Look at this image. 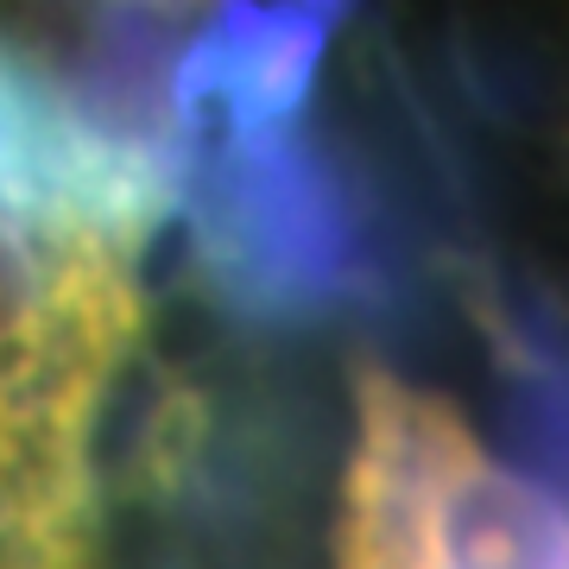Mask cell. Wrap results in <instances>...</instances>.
<instances>
[{"label": "cell", "mask_w": 569, "mask_h": 569, "mask_svg": "<svg viewBox=\"0 0 569 569\" xmlns=\"http://www.w3.org/2000/svg\"><path fill=\"white\" fill-rule=\"evenodd\" d=\"M159 183L0 44V512L96 507V425L146 329Z\"/></svg>", "instance_id": "cell-1"}, {"label": "cell", "mask_w": 569, "mask_h": 569, "mask_svg": "<svg viewBox=\"0 0 569 569\" xmlns=\"http://www.w3.org/2000/svg\"><path fill=\"white\" fill-rule=\"evenodd\" d=\"M336 569H563V507L500 462L443 392L361 367Z\"/></svg>", "instance_id": "cell-2"}, {"label": "cell", "mask_w": 569, "mask_h": 569, "mask_svg": "<svg viewBox=\"0 0 569 569\" xmlns=\"http://www.w3.org/2000/svg\"><path fill=\"white\" fill-rule=\"evenodd\" d=\"M0 569H108L96 507L0 512Z\"/></svg>", "instance_id": "cell-3"}]
</instances>
